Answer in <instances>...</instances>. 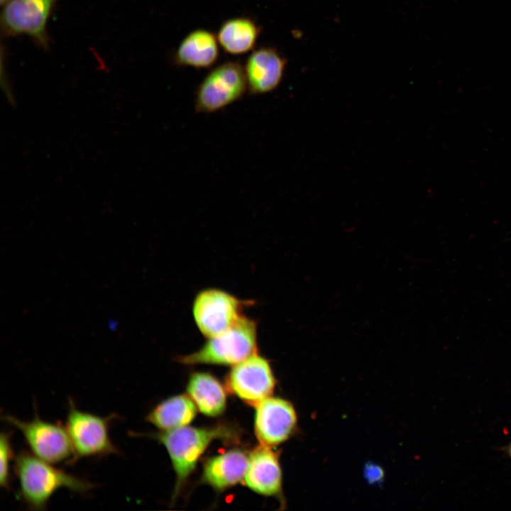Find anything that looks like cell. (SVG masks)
Returning a JSON list of instances; mask_svg holds the SVG:
<instances>
[{
	"label": "cell",
	"instance_id": "1",
	"mask_svg": "<svg viewBox=\"0 0 511 511\" xmlns=\"http://www.w3.org/2000/svg\"><path fill=\"white\" fill-rule=\"evenodd\" d=\"M20 495L28 507L45 510L52 496L60 489L86 493L93 488L89 481L55 467L33 454L21 451L14 463Z\"/></svg>",
	"mask_w": 511,
	"mask_h": 511
},
{
	"label": "cell",
	"instance_id": "2",
	"mask_svg": "<svg viewBox=\"0 0 511 511\" xmlns=\"http://www.w3.org/2000/svg\"><path fill=\"white\" fill-rule=\"evenodd\" d=\"M257 352V325L242 315L224 332L208 338L203 346L180 358L187 365H236Z\"/></svg>",
	"mask_w": 511,
	"mask_h": 511
},
{
	"label": "cell",
	"instance_id": "3",
	"mask_svg": "<svg viewBox=\"0 0 511 511\" xmlns=\"http://www.w3.org/2000/svg\"><path fill=\"white\" fill-rule=\"evenodd\" d=\"M229 433V431L223 427L196 428L185 426L156 436L165 446L176 474L174 496L194 471L199 458L210 443L216 439L227 437Z\"/></svg>",
	"mask_w": 511,
	"mask_h": 511
},
{
	"label": "cell",
	"instance_id": "4",
	"mask_svg": "<svg viewBox=\"0 0 511 511\" xmlns=\"http://www.w3.org/2000/svg\"><path fill=\"white\" fill-rule=\"evenodd\" d=\"M115 416L104 417L82 411L72 400H69L65 428L72 445L75 461L119 454L109 435L110 424Z\"/></svg>",
	"mask_w": 511,
	"mask_h": 511
},
{
	"label": "cell",
	"instance_id": "5",
	"mask_svg": "<svg viewBox=\"0 0 511 511\" xmlns=\"http://www.w3.org/2000/svg\"><path fill=\"white\" fill-rule=\"evenodd\" d=\"M248 89L244 67L225 62L212 69L199 84L195 96L197 112L218 111L240 99Z\"/></svg>",
	"mask_w": 511,
	"mask_h": 511
},
{
	"label": "cell",
	"instance_id": "6",
	"mask_svg": "<svg viewBox=\"0 0 511 511\" xmlns=\"http://www.w3.org/2000/svg\"><path fill=\"white\" fill-rule=\"evenodd\" d=\"M4 420L23 435L33 454L51 463L74 462L72 445L65 427L42 419L36 414L30 421L11 415Z\"/></svg>",
	"mask_w": 511,
	"mask_h": 511
},
{
	"label": "cell",
	"instance_id": "7",
	"mask_svg": "<svg viewBox=\"0 0 511 511\" xmlns=\"http://www.w3.org/2000/svg\"><path fill=\"white\" fill-rule=\"evenodd\" d=\"M57 0H10L1 14L5 36L26 35L40 48L48 49V21Z\"/></svg>",
	"mask_w": 511,
	"mask_h": 511
},
{
	"label": "cell",
	"instance_id": "8",
	"mask_svg": "<svg viewBox=\"0 0 511 511\" xmlns=\"http://www.w3.org/2000/svg\"><path fill=\"white\" fill-rule=\"evenodd\" d=\"M247 302L219 289H206L194 300V320L199 331L207 339L211 338L232 326L243 315Z\"/></svg>",
	"mask_w": 511,
	"mask_h": 511
},
{
	"label": "cell",
	"instance_id": "9",
	"mask_svg": "<svg viewBox=\"0 0 511 511\" xmlns=\"http://www.w3.org/2000/svg\"><path fill=\"white\" fill-rule=\"evenodd\" d=\"M227 382L235 395L254 406L270 397L275 383L268 361L257 353L234 365Z\"/></svg>",
	"mask_w": 511,
	"mask_h": 511
},
{
	"label": "cell",
	"instance_id": "10",
	"mask_svg": "<svg viewBox=\"0 0 511 511\" xmlns=\"http://www.w3.org/2000/svg\"><path fill=\"white\" fill-rule=\"evenodd\" d=\"M256 407L255 431L261 445L271 447L287 440L297 423L292 404L279 397H269Z\"/></svg>",
	"mask_w": 511,
	"mask_h": 511
},
{
	"label": "cell",
	"instance_id": "11",
	"mask_svg": "<svg viewBox=\"0 0 511 511\" xmlns=\"http://www.w3.org/2000/svg\"><path fill=\"white\" fill-rule=\"evenodd\" d=\"M286 65L287 60L273 48L254 50L243 67L248 91L263 94L275 90L282 79Z\"/></svg>",
	"mask_w": 511,
	"mask_h": 511
},
{
	"label": "cell",
	"instance_id": "12",
	"mask_svg": "<svg viewBox=\"0 0 511 511\" xmlns=\"http://www.w3.org/2000/svg\"><path fill=\"white\" fill-rule=\"evenodd\" d=\"M243 479L248 488L259 494L275 495L280 493L281 469L270 446L261 445L251 453Z\"/></svg>",
	"mask_w": 511,
	"mask_h": 511
},
{
	"label": "cell",
	"instance_id": "13",
	"mask_svg": "<svg viewBox=\"0 0 511 511\" xmlns=\"http://www.w3.org/2000/svg\"><path fill=\"white\" fill-rule=\"evenodd\" d=\"M218 40L211 32L197 29L181 41L174 58L177 65L194 68L211 67L219 58Z\"/></svg>",
	"mask_w": 511,
	"mask_h": 511
},
{
	"label": "cell",
	"instance_id": "14",
	"mask_svg": "<svg viewBox=\"0 0 511 511\" xmlns=\"http://www.w3.org/2000/svg\"><path fill=\"white\" fill-rule=\"evenodd\" d=\"M248 457L239 449H232L208 459L203 470L202 479L216 490H222L244 478Z\"/></svg>",
	"mask_w": 511,
	"mask_h": 511
},
{
	"label": "cell",
	"instance_id": "15",
	"mask_svg": "<svg viewBox=\"0 0 511 511\" xmlns=\"http://www.w3.org/2000/svg\"><path fill=\"white\" fill-rule=\"evenodd\" d=\"M187 392L205 415L216 417L225 410V391L218 380L209 373L192 374L187 385Z\"/></svg>",
	"mask_w": 511,
	"mask_h": 511
},
{
	"label": "cell",
	"instance_id": "16",
	"mask_svg": "<svg viewBox=\"0 0 511 511\" xmlns=\"http://www.w3.org/2000/svg\"><path fill=\"white\" fill-rule=\"evenodd\" d=\"M196 407L190 397L180 395L159 403L146 419L157 428L168 431L191 423L196 416Z\"/></svg>",
	"mask_w": 511,
	"mask_h": 511
},
{
	"label": "cell",
	"instance_id": "17",
	"mask_svg": "<svg viewBox=\"0 0 511 511\" xmlns=\"http://www.w3.org/2000/svg\"><path fill=\"white\" fill-rule=\"evenodd\" d=\"M259 34L260 28L253 20L237 17L224 21L217 32L216 38L225 52L241 55L253 48Z\"/></svg>",
	"mask_w": 511,
	"mask_h": 511
},
{
	"label": "cell",
	"instance_id": "18",
	"mask_svg": "<svg viewBox=\"0 0 511 511\" xmlns=\"http://www.w3.org/2000/svg\"><path fill=\"white\" fill-rule=\"evenodd\" d=\"M13 456L11 434L3 431L0 436V485L5 489L9 487L11 463Z\"/></svg>",
	"mask_w": 511,
	"mask_h": 511
},
{
	"label": "cell",
	"instance_id": "19",
	"mask_svg": "<svg viewBox=\"0 0 511 511\" xmlns=\"http://www.w3.org/2000/svg\"><path fill=\"white\" fill-rule=\"evenodd\" d=\"M507 454L510 456L511 458V444H510L505 449Z\"/></svg>",
	"mask_w": 511,
	"mask_h": 511
},
{
	"label": "cell",
	"instance_id": "20",
	"mask_svg": "<svg viewBox=\"0 0 511 511\" xmlns=\"http://www.w3.org/2000/svg\"><path fill=\"white\" fill-rule=\"evenodd\" d=\"M10 0H0V3L1 6L5 5Z\"/></svg>",
	"mask_w": 511,
	"mask_h": 511
}]
</instances>
